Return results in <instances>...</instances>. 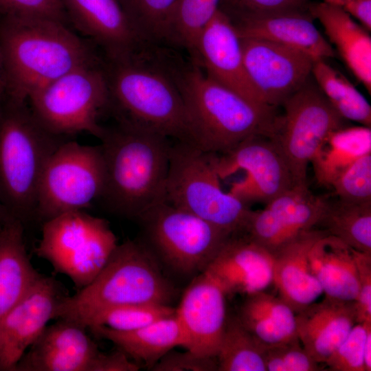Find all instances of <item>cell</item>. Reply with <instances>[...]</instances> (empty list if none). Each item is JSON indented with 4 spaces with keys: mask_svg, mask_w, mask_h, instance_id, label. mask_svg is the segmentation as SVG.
I'll list each match as a JSON object with an SVG mask.
<instances>
[{
    "mask_svg": "<svg viewBox=\"0 0 371 371\" xmlns=\"http://www.w3.org/2000/svg\"><path fill=\"white\" fill-rule=\"evenodd\" d=\"M168 66L181 93L189 124V142L221 154L254 136L270 137L276 109L253 102L210 78L191 59L166 51Z\"/></svg>",
    "mask_w": 371,
    "mask_h": 371,
    "instance_id": "1",
    "label": "cell"
},
{
    "mask_svg": "<svg viewBox=\"0 0 371 371\" xmlns=\"http://www.w3.org/2000/svg\"><path fill=\"white\" fill-rule=\"evenodd\" d=\"M0 49L5 93L16 103L79 67L102 61L67 24L41 17H2Z\"/></svg>",
    "mask_w": 371,
    "mask_h": 371,
    "instance_id": "2",
    "label": "cell"
},
{
    "mask_svg": "<svg viewBox=\"0 0 371 371\" xmlns=\"http://www.w3.org/2000/svg\"><path fill=\"white\" fill-rule=\"evenodd\" d=\"M104 68L118 122L189 142L186 106L162 45L147 44L126 58L106 60Z\"/></svg>",
    "mask_w": 371,
    "mask_h": 371,
    "instance_id": "3",
    "label": "cell"
},
{
    "mask_svg": "<svg viewBox=\"0 0 371 371\" xmlns=\"http://www.w3.org/2000/svg\"><path fill=\"white\" fill-rule=\"evenodd\" d=\"M104 184L100 198L109 210L137 220L153 205L165 201L169 168V138L118 122L105 128L100 138Z\"/></svg>",
    "mask_w": 371,
    "mask_h": 371,
    "instance_id": "4",
    "label": "cell"
},
{
    "mask_svg": "<svg viewBox=\"0 0 371 371\" xmlns=\"http://www.w3.org/2000/svg\"><path fill=\"white\" fill-rule=\"evenodd\" d=\"M175 293L173 285L149 248L141 239L128 240L117 245L89 284L63 299L54 319L68 320L84 326L94 314L115 306L138 303L170 305Z\"/></svg>",
    "mask_w": 371,
    "mask_h": 371,
    "instance_id": "5",
    "label": "cell"
},
{
    "mask_svg": "<svg viewBox=\"0 0 371 371\" xmlns=\"http://www.w3.org/2000/svg\"><path fill=\"white\" fill-rule=\"evenodd\" d=\"M64 137L45 129L26 103L10 100L0 112V201L24 224L34 218L41 178Z\"/></svg>",
    "mask_w": 371,
    "mask_h": 371,
    "instance_id": "6",
    "label": "cell"
},
{
    "mask_svg": "<svg viewBox=\"0 0 371 371\" xmlns=\"http://www.w3.org/2000/svg\"><path fill=\"white\" fill-rule=\"evenodd\" d=\"M221 181L213 153L186 142L171 144L165 201L231 234L241 233L251 210Z\"/></svg>",
    "mask_w": 371,
    "mask_h": 371,
    "instance_id": "7",
    "label": "cell"
},
{
    "mask_svg": "<svg viewBox=\"0 0 371 371\" xmlns=\"http://www.w3.org/2000/svg\"><path fill=\"white\" fill-rule=\"evenodd\" d=\"M27 101L38 122L65 137L87 132L100 138L101 113L110 107L104 61L79 67L32 93Z\"/></svg>",
    "mask_w": 371,
    "mask_h": 371,
    "instance_id": "8",
    "label": "cell"
},
{
    "mask_svg": "<svg viewBox=\"0 0 371 371\" xmlns=\"http://www.w3.org/2000/svg\"><path fill=\"white\" fill-rule=\"evenodd\" d=\"M137 221L141 240L159 262L186 276L205 272L232 235L166 201L153 205Z\"/></svg>",
    "mask_w": 371,
    "mask_h": 371,
    "instance_id": "9",
    "label": "cell"
},
{
    "mask_svg": "<svg viewBox=\"0 0 371 371\" xmlns=\"http://www.w3.org/2000/svg\"><path fill=\"white\" fill-rule=\"evenodd\" d=\"M117 244L105 219L79 210L43 222L34 253L78 290L95 278Z\"/></svg>",
    "mask_w": 371,
    "mask_h": 371,
    "instance_id": "10",
    "label": "cell"
},
{
    "mask_svg": "<svg viewBox=\"0 0 371 371\" xmlns=\"http://www.w3.org/2000/svg\"><path fill=\"white\" fill-rule=\"evenodd\" d=\"M104 184V164L100 144L64 141L43 170L34 218L43 223L58 215L85 210L100 199Z\"/></svg>",
    "mask_w": 371,
    "mask_h": 371,
    "instance_id": "11",
    "label": "cell"
},
{
    "mask_svg": "<svg viewBox=\"0 0 371 371\" xmlns=\"http://www.w3.org/2000/svg\"><path fill=\"white\" fill-rule=\"evenodd\" d=\"M269 137L282 156L294 185H308L307 168L333 131L346 126L315 82L309 80L282 105Z\"/></svg>",
    "mask_w": 371,
    "mask_h": 371,
    "instance_id": "12",
    "label": "cell"
},
{
    "mask_svg": "<svg viewBox=\"0 0 371 371\" xmlns=\"http://www.w3.org/2000/svg\"><path fill=\"white\" fill-rule=\"evenodd\" d=\"M213 164L221 180L245 172L229 192L249 205L266 204L294 186L282 156L268 137H251L225 153H213Z\"/></svg>",
    "mask_w": 371,
    "mask_h": 371,
    "instance_id": "13",
    "label": "cell"
},
{
    "mask_svg": "<svg viewBox=\"0 0 371 371\" xmlns=\"http://www.w3.org/2000/svg\"><path fill=\"white\" fill-rule=\"evenodd\" d=\"M240 39L247 73L267 105L282 106L311 78L315 59L308 54L267 39Z\"/></svg>",
    "mask_w": 371,
    "mask_h": 371,
    "instance_id": "14",
    "label": "cell"
},
{
    "mask_svg": "<svg viewBox=\"0 0 371 371\" xmlns=\"http://www.w3.org/2000/svg\"><path fill=\"white\" fill-rule=\"evenodd\" d=\"M328 199L315 195L308 185H294L251 210L242 233L273 254L302 234L316 228Z\"/></svg>",
    "mask_w": 371,
    "mask_h": 371,
    "instance_id": "15",
    "label": "cell"
},
{
    "mask_svg": "<svg viewBox=\"0 0 371 371\" xmlns=\"http://www.w3.org/2000/svg\"><path fill=\"white\" fill-rule=\"evenodd\" d=\"M52 276L40 274L27 292L0 320V371H14L21 357L54 319L67 295Z\"/></svg>",
    "mask_w": 371,
    "mask_h": 371,
    "instance_id": "16",
    "label": "cell"
},
{
    "mask_svg": "<svg viewBox=\"0 0 371 371\" xmlns=\"http://www.w3.org/2000/svg\"><path fill=\"white\" fill-rule=\"evenodd\" d=\"M190 59L218 83L253 102L267 105L247 73L236 28L218 9L201 32Z\"/></svg>",
    "mask_w": 371,
    "mask_h": 371,
    "instance_id": "17",
    "label": "cell"
},
{
    "mask_svg": "<svg viewBox=\"0 0 371 371\" xmlns=\"http://www.w3.org/2000/svg\"><path fill=\"white\" fill-rule=\"evenodd\" d=\"M225 296L205 272L193 278L176 308L186 349L216 358L227 319Z\"/></svg>",
    "mask_w": 371,
    "mask_h": 371,
    "instance_id": "18",
    "label": "cell"
},
{
    "mask_svg": "<svg viewBox=\"0 0 371 371\" xmlns=\"http://www.w3.org/2000/svg\"><path fill=\"white\" fill-rule=\"evenodd\" d=\"M56 320L47 324L14 371H93L100 351L87 328L71 321Z\"/></svg>",
    "mask_w": 371,
    "mask_h": 371,
    "instance_id": "19",
    "label": "cell"
},
{
    "mask_svg": "<svg viewBox=\"0 0 371 371\" xmlns=\"http://www.w3.org/2000/svg\"><path fill=\"white\" fill-rule=\"evenodd\" d=\"M68 19L110 60L128 58L144 47L119 0H62Z\"/></svg>",
    "mask_w": 371,
    "mask_h": 371,
    "instance_id": "20",
    "label": "cell"
},
{
    "mask_svg": "<svg viewBox=\"0 0 371 371\" xmlns=\"http://www.w3.org/2000/svg\"><path fill=\"white\" fill-rule=\"evenodd\" d=\"M205 273L225 295L265 290L273 280L271 253L243 233L232 234Z\"/></svg>",
    "mask_w": 371,
    "mask_h": 371,
    "instance_id": "21",
    "label": "cell"
},
{
    "mask_svg": "<svg viewBox=\"0 0 371 371\" xmlns=\"http://www.w3.org/2000/svg\"><path fill=\"white\" fill-rule=\"evenodd\" d=\"M357 323L354 302L326 295L295 313L297 337L319 363L326 361Z\"/></svg>",
    "mask_w": 371,
    "mask_h": 371,
    "instance_id": "22",
    "label": "cell"
},
{
    "mask_svg": "<svg viewBox=\"0 0 371 371\" xmlns=\"http://www.w3.org/2000/svg\"><path fill=\"white\" fill-rule=\"evenodd\" d=\"M326 233L314 228L307 231L274 252L273 280L279 297L295 312L300 311L323 293L314 276L308 253L315 243Z\"/></svg>",
    "mask_w": 371,
    "mask_h": 371,
    "instance_id": "23",
    "label": "cell"
},
{
    "mask_svg": "<svg viewBox=\"0 0 371 371\" xmlns=\"http://www.w3.org/2000/svg\"><path fill=\"white\" fill-rule=\"evenodd\" d=\"M308 11L323 26L355 76L371 93V37L341 7L326 1L310 3Z\"/></svg>",
    "mask_w": 371,
    "mask_h": 371,
    "instance_id": "24",
    "label": "cell"
},
{
    "mask_svg": "<svg viewBox=\"0 0 371 371\" xmlns=\"http://www.w3.org/2000/svg\"><path fill=\"white\" fill-rule=\"evenodd\" d=\"M96 336L110 341L139 365L152 369L177 346L186 348V339L175 313L144 327L117 331L104 326L89 328Z\"/></svg>",
    "mask_w": 371,
    "mask_h": 371,
    "instance_id": "25",
    "label": "cell"
},
{
    "mask_svg": "<svg viewBox=\"0 0 371 371\" xmlns=\"http://www.w3.org/2000/svg\"><path fill=\"white\" fill-rule=\"evenodd\" d=\"M356 249L327 234L308 253L311 271L326 296L354 302L359 290Z\"/></svg>",
    "mask_w": 371,
    "mask_h": 371,
    "instance_id": "26",
    "label": "cell"
},
{
    "mask_svg": "<svg viewBox=\"0 0 371 371\" xmlns=\"http://www.w3.org/2000/svg\"><path fill=\"white\" fill-rule=\"evenodd\" d=\"M24 223L12 218L0 225V320L40 276L28 256Z\"/></svg>",
    "mask_w": 371,
    "mask_h": 371,
    "instance_id": "27",
    "label": "cell"
},
{
    "mask_svg": "<svg viewBox=\"0 0 371 371\" xmlns=\"http://www.w3.org/2000/svg\"><path fill=\"white\" fill-rule=\"evenodd\" d=\"M310 13L267 16L234 25L240 37L277 42L304 52L314 59L335 56V51L313 22Z\"/></svg>",
    "mask_w": 371,
    "mask_h": 371,
    "instance_id": "28",
    "label": "cell"
},
{
    "mask_svg": "<svg viewBox=\"0 0 371 371\" xmlns=\"http://www.w3.org/2000/svg\"><path fill=\"white\" fill-rule=\"evenodd\" d=\"M237 317L265 348L298 338L295 312L265 290L246 295Z\"/></svg>",
    "mask_w": 371,
    "mask_h": 371,
    "instance_id": "29",
    "label": "cell"
},
{
    "mask_svg": "<svg viewBox=\"0 0 371 371\" xmlns=\"http://www.w3.org/2000/svg\"><path fill=\"white\" fill-rule=\"evenodd\" d=\"M368 153H371V127L344 126L330 133L311 164L317 182L330 187L346 168Z\"/></svg>",
    "mask_w": 371,
    "mask_h": 371,
    "instance_id": "30",
    "label": "cell"
},
{
    "mask_svg": "<svg viewBox=\"0 0 371 371\" xmlns=\"http://www.w3.org/2000/svg\"><path fill=\"white\" fill-rule=\"evenodd\" d=\"M317 228L356 250L371 253V203L356 204L328 199Z\"/></svg>",
    "mask_w": 371,
    "mask_h": 371,
    "instance_id": "31",
    "label": "cell"
},
{
    "mask_svg": "<svg viewBox=\"0 0 371 371\" xmlns=\"http://www.w3.org/2000/svg\"><path fill=\"white\" fill-rule=\"evenodd\" d=\"M311 74L333 108L346 120L371 127V106L341 73L324 59L315 60Z\"/></svg>",
    "mask_w": 371,
    "mask_h": 371,
    "instance_id": "32",
    "label": "cell"
},
{
    "mask_svg": "<svg viewBox=\"0 0 371 371\" xmlns=\"http://www.w3.org/2000/svg\"><path fill=\"white\" fill-rule=\"evenodd\" d=\"M220 0H177L168 17L163 45L186 50L193 58L201 32L218 10Z\"/></svg>",
    "mask_w": 371,
    "mask_h": 371,
    "instance_id": "33",
    "label": "cell"
},
{
    "mask_svg": "<svg viewBox=\"0 0 371 371\" xmlns=\"http://www.w3.org/2000/svg\"><path fill=\"white\" fill-rule=\"evenodd\" d=\"M216 359L219 371H267L265 347L237 315L227 316Z\"/></svg>",
    "mask_w": 371,
    "mask_h": 371,
    "instance_id": "34",
    "label": "cell"
},
{
    "mask_svg": "<svg viewBox=\"0 0 371 371\" xmlns=\"http://www.w3.org/2000/svg\"><path fill=\"white\" fill-rule=\"evenodd\" d=\"M176 311L168 304L156 303L128 304L110 307L92 315L85 324L89 328L104 326L117 331H129L148 325L173 315Z\"/></svg>",
    "mask_w": 371,
    "mask_h": 371,
    "instance_id": "35",
    "label": "cell"
},
{
    "mask_svg": "<svg viewBox=\"0 0 371 371\" xmlns=\"http://www.w3.org/2000/svg\"><path fill=\"white\" fill-rule=\"evenodd\" d=\"M133 28L145 43L162 45L166 23L177 0H119Z\"/></svg>",
    "mask_w": 371,
    "mask_h": 371,
    "instance_id": "36",
    "label": "cell"
},
{
    "mask_svg": "<svg viewBox=\"0 0 371 371\" xmlns=\"http://www.w3.org/2000/svg\"><path fill=\"white\" fill-rule=\"evenodd\" d=\"M308 0H220L218 10L236 26L260 18L310 13Z\"/></svg>",
    "mask_w": 371,
    "mask_h": 371,
    "instance_id": "37",
    "label": "cell"
},
{
    "mask_svg": "<svg viewBox=\"0 0 371 371\" xmlns=\"http://www.w3.org/2000/svg\"><path fill=\"white\" fill-rule=\"evenodd\" d=\"M338 199L346 203H371V153L366 154L346 168L333 181Z\"/></svg>",
    "mask_w": 371,
    "mask_h": 371,
    "instance_id": "38",
    "label": "cell"
},
{
    "mask_svg": "<svg viewBox=\"0 0 371 371\" xmlns=\"http://www.w3.org/2000/svg\"><path fill=\"white\" fill-rule=\"evenodd\" d=\"M267 371H319L317 363L298 338L265 348Z\"/></svg>",
    "mask_w": 371,
    "mask_h": 371,
    "instance_id": "39",
    "label": "cell"
},
{
    "mask_svg": "<svg viewBox=\"0 0 371 371\" xmlns=\"http://www.w3.org/2000/svg\"><path fill=\"white\" fill-rule=\"evenodd\" d=\"M371 322L357 323L324 363L332 371H365L364 344Z\"/></svg>",
    "mask_w": 371,
    "mask_h": 371,
    "instance_id": "40",
    "label": "cell"
},
{
    "mask_svg": "<svg viewBox=\"0 0 371 371\" xmlns=\"http://www.w3.org/2000/svg\"><path fill=\"white\" fill-rule=\"evenodd\" d=\"M2 17H41L68 24L62 0H0Z\"/></svg>",
    "mask_w": 371,
    "mask_h": 371,
    "instance_id": "41",
    "label": "cell"
},
{
    "mask_svg": "<svg viewBox=\"0 0 371 371\" xmlns=\"http://www.w3.org/2000/svg\"><path fill=\"white\" fill-rule=\"evenodd\" d=\"M184 352L171 350L152 368L153 371H214L218 370L216 357L201 355L186 349Z\"/></svg>",
    "mask_w": 371,
    "mask_h": 371,
    "instance_id": "42",
    "label": "cell"
},
{
    "mask_svg": "<svg viewBox=\"0 0 371 371\" xmlns=\"http://www.w3.org/2000/svg\"><path fill=\"white\" fill-rule=\"evenodd\" d=\"M359 290L355 302L357 323L371 322V253L357 250Z\"/></svg>",
    "mask_w": 371,
    "mask_h": 371,
    "instance_id": "43",
    "label": "cell"
},
{
    "mask_svg": "<svg viewBox=\"0 0 371 371\" xmlns=\"http://www.w3.org/2000/svg\"><path fill=\"white\" fill-rule=\"evenodd\" d=\"M140 366L121 350L109 353L100 351L93 371H137Z\"/></svg>",
    "mask_w": 371,
    "mask_h": 371,
    "instance_id": "44",
    "label": "cell"
},
{
    "mask_svg": "<svg viewBox=\"0 0 371 371\" xmlns=\"http://www.w3.org/2000/svg\"><path fill=\"white\" fill-rule=\"evenodd\" d=\"M340 7L350 16L359 20L367 31H370L371 0H343Z\"/></svg>",
    "mask_w": 371,
    "mask_h": 371,
    "instance_id": "45",
    "label": "cell"
},
{
    "mask_svg": "<svg viewBox=\"0 0 371 371\" xmlns=\"http://www.w3.org/2000/svg\"><path fill=\"white\" fill-rule=\"evenodd\" d=\"M365 371L371 370V328L368 329L363 349Z\"/></svg>",
    "mask_w": 371,
    "mask_h": 371,
    "instance_id": "46",
    "label": "cell"
},
{
    "mask_svg": "<svg viewBox=\"0 0 371 371\" xmlns=\"http://www.w3.org/2000/svg\"><path fill=\"white\" fill-rule=\"evenodd\" d=\"M5 93V79L1 52L0 49V112L3 106V97Z\"/></svg>",
    "mask_w": 371,
    "mask_h": 371,
    "instance_id": "47",
    "label": "cell"
},
{
    "mask_svg": "<svg viewBox=\"0 0 371 371\" xmlns=\"http://www.w3.org/2000/svg\"><path fill=\"white\" fill-rule=\"evenodd\" d=\"M14 218L0 201V225Z\"/></svg>",
    "mask_w": 371,
    "mask_h": 371,
    "instance_id": "48",
    "label": "cell"
},
{
    "mask_svg": "<svg viewBox=\"0 0 371 371\" xmlns=\"http://www.w3.org/2000/svg\"><path fill=\"white\" fill-rule=\"evenodd\" d=\"M342 1L343 0H324V1H326L332 4L337 5L339 6L341 5Z\"/></svg>",
    "mask_w": 371,
    "mask_h": 371,
    "instance_id": "49",
    "label": "cell"
}]
</instances>
